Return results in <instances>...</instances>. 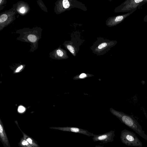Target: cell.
Listing matches in <instances>:
<instances>
[{
  "mask_svg": "<svg viewBox=\"0 0 147 147\" xmlns=\"http://www.w3.org/2000/svg\"><path fill=\"white\" fill-rule=\"evenodd\" d=\"M55 57L62 59L67 58L66 52L64 50L59 47L50 53Z\"/></svg>",
  "mask_w": 147,
  "mask_h": 147,
  "instance_id": "9",
  "label": "cell"
},
{
  "mask_svg": "<svg viewBox=\"0 0 147 147\" xmlns=\"http://www.w3.org/2000/svg\"><path fill=\"white\" fill-rule=\"evenodd\" d=\"M27 38L28 40V41H29L33 43L36 42L39 39L36 35L32 34H29L27 36Z\"/></svg>",
  "mask_w": 147,
  "mask_h": 147,
  "instance_id": "12",
  "label": "cell"
},
{
  "mask_svg": "<svg viewBox=\"0 0 147 147\" xmlns=\"http://www.w3.org/2000/svg\"><path fill=\"white\" fill-rule=\"evenodd\" d=\"M21 130L23 135V138L26 140L31 146L33 147H39L38 145L34 142L32 138L27 135L24 132L22 131L21 130Z\"/></svg>",
  "mask_w": 147,
  "mask_h": 147,
  "instance_id": "10",
  "label": "cell"
},
{
  "mask_svg": "<svg viewBox=\"0 0 147 147\" xmlns=\"http://www.w3.org/2000/svg\"><path fill=\"white\" fill-rule=\"evenodd\" d=\"M52 129H55L65 131L71 132L82 134L88 136H94L95 135L88 130L76 127H56L50 128Z\"/></svg>",
  "mask_w": 147,
  "mask_h": 147,
  "instance_id": "5",
  "label": "cell"
},
{
  "mask_svg": "<svg viewBox=\"0 0 147 147\" xmlns=\"http://www.w3.org/2000/svg\"><path fill=\"white\" fill-rule=\"evenodd\" d=\"M94 147H103V146H100V145H98V146L96 145Z\"/></svg>",
  "mask_w": 147,
  "mask_h": 147,
  "instance_id": "21",
  "label": "cell"
},
{
  "mask_svg": "<svg viewBox=\"0 0 147 147\" xmlns=\"http://www.w3.org/2000/svg\"><path fill=\"white\" fill-rule=\"evenodd\" d=\"M108 46V43L107 42H104L100 45L98 48L99 50L103 49V48Z\"/></svg>",
  "mask_w": 147,
  "mask_h": 147,
  "instance_id": "17",
  "label": "cell"
},
{
  "mask_svg": "<svg viewBox=\"0 0 147 147\" xmlns=\"http://www.w3.org/2000/svg\"><path fill=\"white\" fill-rule=\"evenodd\" d=\"M0 137L2 143L4 145H5V146L10 147L8 138L1 121H0Z\"/></svg>",
  "mask_w": 147,
  "mask_h": 147,
  "instance_id": "8",
  "label": "cell"
},
{
  "mask_svg": "<svg viewBox=\"0 0 147 147\" xmlns=\"http://www.w3.org/2000/svg\"><path fill=\"white\" fill-rule=\"evenodd\" d=\"M25 110V108L22 106H20L18 108V111L20 113H22Z\"/></svg>",
  "mask_w": 147,
  "mask_h": 147,
  "instance_id": "18",
  "label": "cell"
},
{
  "mask_svg": "<svg viewBox=\"0 0 147 147\" xmlns=\"http://www.w3.org/2000/svg\"><path fill=\"white\" fill-rule=\"evenodd\" d=\"M23 67L22 65H21L18 67L16 69L15 72H19L20 70H21Z\"/></svg>",
  "mask_w": 147,
  "mask_h": 147,
  "instance_id": "19",
  "label": "cell"
},
{
  "mask_svg": "<svg viewBox=\"0 0 147 147\" xmlns=\"http://www.w3.org/2000/svg\"><path fill=\"white\" fill-rule=\"evenodd\" d=\"M147 2V0H126L120 6V11L131 12L135 11Z\"/></svg>",
  "mask_w": 147,
  "mask_h": 147,
  "instance_id": "3",
  "label": "cell"
},
{
  "mask_svg": "<svg viewBox=\"0 0 147 147\" xmlns=\"http://www.w3.org/2000/svg\"><path fill=\"white\" fill-rule=\"evenodd\" d=\"M18 145L20 147H33L23 137L21 138Z\"/></svg>",
  "mask_w": 147,
  "mask_h": 147,
  "instance_id": "13",
  "label": "cell"
},
{
  "mask_svg": "<svg viewBox=\"0 0 147 147\" xmlns=\"http://www.w3.org/2000/svg\"><path fill=\"white\" fill-rule=\"evenodd\" d=\"M115 132L114 130H111L102 134H95L92 138V140L94 142L99 141L104 144L112 142L114 140Z\"/></svg>",
  "mask_w": 147,
  "mask_h": 147,
  "instance_id": "4",
  "label": "cell"
},
{
  "mask_svg": "<svg viewBox=\"0 0 147 147\" xmlns=\"http://www.w3.org/2000/svg\"><path fill=\"white\" fill-rule=\"evenodd\" d=\"M28 5L24 4V5L21 4L17 8V10L20 13L22 14H26L28 12Z\"/></svg>",
  "mask_w": 147,
  "mask_h": 147,
  "instance_id": "11",
  "label": "cell"
},
{
  "mask_svg": "<svg viewBox=\"0 0 147 147\" xmlns=\"http://www.w3.org/2000/svg\"><path fill=\"white\" fill-rule=\"evenodd\" d=\"M67 49L70 52L74 55H75V50L73 47L70 45H67L66 46Z\"/></svg>",
  "mask_w": 147,
  "mask_h": 147,
  "instance_id": "16",
  "label": "cell"
},
{
  "mask_svg": "<svg viewBox=\"0 0 147 147\" xmlns=\"http://www.w3.org/2000/svg\"><path fill=\"white\" fill-rule=\"evenodd\" d=\"M134 11L111 18L107 22V25L110 26H115L123 21L127 17L129 16Z\"/></svg>",
  "mask_w": 147,
  "mask_h": 147,
  "instance_id": "7",
  "label": "cell"
},
{
  "mask_svg": "<svg viewBox=\"0 0 147 147\" xmlns=\"http://www.w3.org/2000/svg\"><path fill=\"white\" fill-rule=\"evenodd\" d=\"M111 113L115 116L121 121L132 129L140 137L147 141V135L137 120L133 116L129 115L121 112L116 111L111 108Z\"/></svg>",
  "mask_w": 147,
  "mask_h": 147,
  "instance_id": "1",
  "label": "cell"
},
{
  "mask_svg": "<svg viewBox=\"0 0 147 147\" xmlns=\"http://www.w3.org/2000/svg\"><path fill=\"white\" fill-rule=\"evenodd\" d=\"M14 11H7L1 14L0 16V30L4 27L7 26L14 20V17L15 14Z\"/></svg>",
  "mask_w": 147,
  "mask_h": 147,
  "instance_id": "6",
  "label": "cell"
},
{
  "mask_svg": "<svg viewBox=\"0 0 147 147\" xmlns=\"http://www.w3.org/2000/svg\"><path fill=\"white\" fill-rule=\"evenodd\" d=\"M91 75L83 73L80 74V75L75 76L74 77L73 79L74 80L82 79L91 76Z\"/></svg>",
  "mask_w": 147,
  "mask_h": 147,
  "instance_id": "14",
  "label": "cell"
},
{
  "mask_svg": "<svg viewBox=\"0 0 147 147\" xmlns=\"http://www.w3.org/2000/svg\"><path fill=\"white\" fill-rule=\"evenodd\" d=\"M144 21L145 22H147V15L146 16L144 17Z\"/></svg>",
  "mask_w": 147,
  "mask_h": 147,
  "instance_id": "20",
  "label": "cell"
},
{
  "mask_svg": "<svg viewBox=\"0 0 147 147\" xmlns=\"http://www.w3.org/2000/svg\"><path fill=\"white\" fill-rule=\"evenodd\" d=\"M62 5L63 8L65 9L68 8L70 6V4L68 1L67 0H63L62 1Z\"/></svg>",
  "mask_w": 147,
  "mask_h": 147,
  "instance_id": "15",
  "label": "cell"
},
{
  "mask_svg": "<svg viewBox=\"0 0 147 147\" xmlns=\"http://www.w3.org/2000/svg\"><path fill=\"white\" fill-rule=\"evenodd\" d=\"M120 139L122 142L128 146L142 147V143L136 134L124 129L121 131Z\"/></svg>",
  "mask_w": 147,
  "mask_h": 147,
  "instance_id": "2",
  "label": "cell"
}]
</instances>
